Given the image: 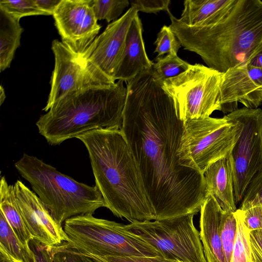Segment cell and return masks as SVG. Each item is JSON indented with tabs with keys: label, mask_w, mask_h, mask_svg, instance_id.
Listing matches in <instances>:
<instances>
[{
	"label": "cell",
	"mask_w": 262,
	"mask_h": 262,
	"mask_svg": "<svg viewBox=\"0 0 262 262\" xmlns=\"http://www.w3.org/2000/svg\"><path fill=\"white\" fill-rule=\"evenodd\" d=\"M55 66L51 79V90L47 104L42 110L51 107L67 94L85 88L110 84L93 72L80 56L61 41L52 42Z\"/></svg>",
	"instance_id": "4fadbf2b"
},
{
	"label": "cell",
	"mask_w": 262,
	"mask_h": 262,
	"mask_svg": "<svg viewBox=\"0 0 262 262\" xmlns=\"http://www.w3.org/2000/svg\"><path fill=\"white\" fill-rule=\"evenodd\" d=\"M153 64L146 54L142 37V25L137 13L128 31L124 51L115 73V80L127 81L143 71L151 68Z\"/></svg>",
	"instance_id": "2e32d148"
},
{
	"label": "cell",
	"mask_w": 262,
	"mask_h": 262,
	"mask_svg": "<svg viewBox=\"0 0 262 262\" xmlns=\"http://www.w3.org/2000/svg\"><path fill=\"white\" fill-rule=\"evenodd\" d=\"M156 48L154 53H158L157 57L165 54H177L182 47L176 35L169 26H163L157 34L154 43Z\"/></svg>",
	"instance_id": "f1b7e54d"
},
{
	"label": "cell",
	"mask_w": 262,
	"mask_h": 262,
	"mask_svg": "<svg viewBox=\"0 0 262 262\" xmlns=\"http://www.w3.org/2000/svg\"><path fill=\"white\" fill-rule=\"evenodd\" d=\"M0 211L6 217L13 231L27 247L33 239L23 221L16 202L13 185L8 184L4 176L0 181Z\"/></svg>",
	"instance_id": "44dd1931"
},
{
	"label": "cell",
	"mask_w": 262,
	"mask_h": 262,
	"mask_svg": "<svg viewBox=\"0 0 262 262\" xmlns=\"http://www.w3.org/2000/svg\"><path fill=\"white\" fill-rule=\"evenodd\" d=\"M233 0H186L178 20L188 26H200L215 16Z\"/></svg>",
	"instance_id": "7402d4cb"
},
{
	"label": "cell",
	"mask_w": 262,
	"mask_h": 262,
	"mask_svg": "<svg viewBox=\"0 0 262 262\" xmlns=\"http://www.w3.org/2000/svg\"><path fill=\"white\" fill-rule=\"evenodd\" d=\"M6 98V95L4 89L2 85H1V89H0V103L1 105L3 104V103L4 102L5 99Z\"/></svg>",
	"instance_id": "74e56055"
},
{
	"label": "cell",
	"mask_w": 262,
	"mask_h": 262,
	"mask_svg": "<svg viewBox=\"0 0 262 262\" xmlns=\"http://www.w3.org/2000/svg\"><path fill=\"white\" fill-rule=\"evenodd\" d=\"M13 189L18 209L33 239L50 247L69 241L62 227L56 222L34 192L19 180L14 183Z\"/></svg>",
	"instance_id": "5bb4252c"
},
{
	"label": "cell",
	"mask_w": 262,
	"mask_h": 262,
	"mask_svg": "<svg viewBox=\"0 0 262 262\" xmlns=\"http://www.w3.org/2000/svg\"><path fill=\"white\" fill-rule=\"evenodd\" d=\"M246 64L262 70V51L251 58Z\"/></svg>",
	"instance_id": "8d00e7d4"
},
{
	"label": "cell",
	"mask_w": 262,
	"mask_h": 262,
	"mask_svg": "<svg viewBox=\"0 0 262 262\" xmlns=\"http://www.w3.org/2000/svg\"><path fill=\"white\" fill-rule=\"evenodd\" d=\"M168 14L169 26L181 46L220 72L246 64L262 51L261 0H233L198 27L187 26Z\"/></svg>",
	"instance_id": "7a4b0ae2"
},
{
	"label": "cell",
	"mask_w": 262,
	"mask_h": 262,
	"mask_svg": "<svg viewBox=\"0 0 262 262\" xmlns=\"http://www.w3.org/2000/svg\"><path fill=\"white\" fill-rule=\"evenodd\" d=\"M38 7L48 15H53L61 0H34Z\"/></svg>",
	"instance_id": "d590c367"
},
{
	"label": "cell",
	"mask_w": 262,
	"mask_h": 262,
	"mask_svg": "<svg viewBox=\"0 0 262 262\" xmlns=\"http://www.w3.org/2000/svg\"><path fill=\"white\" fill-rule=\"evenodd\" d=\"M220 103L224 113L235 110L237 103L248 108L262 104V70L247 64L229 69L224 73Z\"/></svg>",
	"instance_id": "9a60e30c"
},
{
	"label": "cell",
	"mask_w": 262,
	"mask_h": 262,
	"mask_svg": "<svg viewBox=\"0 0 262 262\" xmlns=\"http://www.w3.org/2000/svg\"><path fill=\"white\" fill-rule=\"evenodd\" d=\"M0 8L19 19L28 16L48 15L38 7L34 0H1Z\"/></svg>",
	"instance_id": "4316f807"
},
{
	"label": "cell",
	"mask_w": 262,
	"mask_h": 262,
	"mask_svg": "<svg viewBox=\"0 0 262 262\" xmlns=\"http://www.w3.org/2000/svg\"><path fill=\"white\" fill-rule=\"evenodd\" d=\"M242 211L245 224L250 231L262 229V200Z\"/></svg>",
	"instance_id": "1f68e13d"
},
{
	"label": "cell",
	"mask_w": 262,
	"mask_h": 262,
	"mask_svg": "<svg viewBox=\"0 0 262 262\" xmlns=\"http://www.w3.org/2000/svg\"><path fill=\"white\" fill-rule=\"evenodd\" d=\"M156 61L151 68L152 73L154 79L160 84L183 73L190 65L174 53L167 54L165 57H157Z\"/></svg>",
	"instance_id": "603a6c76"
},
{
	"label": "cell",
	"mask_w": 262,
	"mask_h": 262,
	"mask_svg": "<svg viewBox=\"0 0 262 262\" xmlns=\"http://www.w3.org/2000/svg\"><path fill=\"white\" fill-rule=\"evenodd\" d=\"M237 232L230 262H253L249 241L250 230L246 227L243 211L234 212Z\"/></svg>",
	"instance_id": "cb8c5ba5"
},
{
	"label": "cell",
	"mask_w": 262,
	"mask_h": 262,
	"mask_svg": "<svg viewBox=\"0 0 262 262\" xmlns=\"http://www.w3.org/2000/svg\"><path fill=\"white\" fill-rule=\"evenodd\" d=\"M138 13L130 7L118 19L108 24L80 56L88 68L108 84L114 77L121 61L130 24Z\"/></svg>",
	"instance_id": "8fae6325"
},
{
	"label": "cell",
	"mask_w": 262,
	"mask_h": 262,
	"mask_svg": "<svg viewBox=\"0 0 262 262\" xmlns=\"http://www.w3.org/2000/svg\"><path fill=\"white\" fill-rule=\"evenodd\" d=\"M228 156L211 164L203 175L207 194L211 195L224 211L234 212L237 209L232 173Z\"/></svg>",
	"instance_id": "ac0fdd59"
},
{
	"label": "cell",
	"mask_w": 262,
	"mask_h": 262,
	"mask_svg": "<svg viewBox=\"0 0 262 262\" xmlns=\"http://www.w3.org/2000/svg\"><path fill=\"white\" fill-rule=\"evenodd\" d=\"M29 246L34 254L35 262H54L51 247L34 239L30 240Z\"/></svg>",
	"instance_id": "d6a6232c"
},
{
	"label": "cell",
	"mask_w": 262,
	"mask_h": 262,
	"mask_svg": "<svg viewBox=\"0 0 262 262\" xmlns=\"http://www.w3.org/2000/svg\"><path fill=\"white\" fill-rule=\"evenodd\" d=\"M241 132L238 122L228 114L184 122L178 157L181 164L200 171L227 157Z\"/></svg>",
	"instance_id": "52a82bcc"
},
{
	"label": "cell",
	"mask_w": 262,
	"mask_h": 262,
	"mask_svg": "<svg viewBox=\"0 0 262 262\" xmlns=\"http://www.w3.org/2000/svg\"><path fill=\"white\" fill-rule=\"evenodd\" d=\"M93 256L104 262H174L160 257H120L115 256Z\"/></svg>",
	"instance_id": "836d02e7"
},
{
	"label": "cell",
	"mask_w": 262,
	"mask_h": 262,
	"mask_svg": "<svg viewBox=\"0 0 262 262\" xmlns=\"http://www.w3.org/2000/svg\"><path fill=\"white\" fill-rule=\"evenodd\" d=\"M224 73L200 63L190 64L180 75L160 84L172 99L177 115L184 122L210 117L220 111Z\"/></svg>",
	"instance_id": "ba28073f"
},
{
	"label": "cell",
	"mask_w": 262,
	"mask_h": 262,
	"mask_svg": "<svg viewBox=\"0 0 262 262\" xmlns=\"http://www.w3.org/2000/svg\"><path fill=\"white\" fill-rule=\"evenodd\" d=\"M131 7L137 11L147 13H155L165 11L168 13L170 0H132L129 1Z\"/></svg>",
	"instance_id": "4dcf8cb0"
},
{
	"label": "cell",
	"mask_w": 262,
	"mask_h": 262,
	"mask_svg": "<svg viewBox=\"0 0 262 262\" xmlns=\"http://www.w3.org/2000/svg\"><path fill=\"white\" fill-rule=\"evenodd\" d=\"M92 0H61L53 16L61 42L81 56L101 29Z\"/></svg>",
	"instance_id": "7c38bea8"
},
{
	"label": "cell",
	"mask_w": 262,
	"mask_h": 262,
	"mask_svg": "<svg viewBox=\"0 0 262 262\" xmlns=\"http://www.w3.org/2000/svg\"><path fill=\"white\" fill-rule=\"evenodd\" d=\"M0 262H35L30 247L24 245L17 237L1 211Z\"/></svg>",
	"instance_id": "ffe728a7"
},
{
	"label": "cell",
	"mask_w": 262,
	"mask_h": 262,
	"mask_svg": "<svg viewBox=\"0 0 262 262\" xmlns=\"http://www.w3.org/2000/svg\"><path fill=\"white\" fill-rule=\"evenodd\" d=\"M122 131L136 162L155 220L196 214L207 196L204 175L181 164L183 121L151 68L127 81Z\"/></svg>",
	"instance_id": "6da1fadb"
},
{
	"label": "cell",
	"mask_w": 262,
	"mask_h": 262,
	"mask_svg": "<svg viewBox=\"0 0 262 262\" xmlns=\"http://www.w3.org/2000/svg\"><path fill=\"white\" fill-rule=\"evenodd\" d=\"M249 235L253 262H262V229L251 230Z\"/></svg>",
	"instance_id": "e575fe53"
},
{
	"label": "cell",
	"mask_w": 262,
	"mask_h": 262,
	"mask_svg": "<svg viewBox=\"0 0 262 262\" xmlns=\"http://www.w3.org/2000/svg\"><path fill=\"white\" fill-rule=\"evenodd\" d=\"M24 29L20 19L0 8V70L10 67L16 49L20 45Z\"/></svg>",
	"instance_id": "d6986e66"
},
{
	"label": "cell",
	"mask_w": 262,
	"mask_h": 262,
	"mask_svg": "<svg viewBox=\"0 0 262 262\" xmlns=\"http://www.w3.org/2000/svg\"><path fill=\"white\" fill-rule=\"evenodd\" d=\"M51 250L54 262H104L72 248L67 242L58 246L51 247Z\"/></svg>",
	"instance_id": "83f0119b"
},
{
	"label": "cell",
	"mask_w": 262,
	"mask_h": 262,
	"mask_svg": "<svg viewBox=\"0 0 262 262\" xmlns=\"http://www.w3.org/2000/svg\"><path fill=\"white\" fill-rule=\"evenodd\" d=\"M123 82L67 94L38 119L39 134L56 145L93 130L121 129L127 93Z\"/></svg>",
	"instance_id": "277c9868"
},
{
	"label": "cell",
	"mask_w": 262,
	"mask_h": 262,
	"mask_svg": "<svg viewBox=\"0 0 262 262\" xmlns=\"http://www.w3.org/2000/svg\"><path fill=\"white\" fill-rule=\"evenodd\" d=\"M76 138L89 155L105 207L130 223L155 220L139 169L121 129H99Z\"/></svg>",
	"instance_id": "3957f363"
},
{
	"label": "cell",
	"mask_w": 262,
	"mask_h": 262,
	"mask_svg": "<svg viewBox=\"0 0 262 262\" xmlns=\"http://www.w3.org/2000/svg\"><path fill=\"white\" fill-rule=\"evenodd\" d=\"M237 232V221L234 212H223L221 236L225 262H230Z\"/></svg>",
	"instance_id": "484cf974"
},
{
	"label": "cell",
	"mask_w": 262,
	"mask_h": 262,
	"mask_svg": "<svg viewBox=\"0 0 262 262\" xmlns=\"http://www.w3.org/2000/svg\"><path fill=\"white\" fill-rule=\"evenodd\" d=\"M262 200V170L257 173L249 183L239 209L245 210Z\"/></svg>",
	"instance_id": "f546056e"
},
{
	"label": "cell",
	"mask_w": 262,
	"mask_h": 262,
	"mask_svg": "<svg viewBox=\"0 0 262 262\" xmlns=\"http://www.w3.org/2000/svg\"><path fill=\"white\" fill-rule=\"evenodd\" d=\"M128 0H92V6L97 20L110 23L118 19L129 5Z\"/></svg>",
	"instance_id": "d4e9b609"
},
{
	"label": "cell",
	"mask_w": 262,
	"mask_h": 262,
	"mask_svg": "<svg viewBox=\"0 0 262 262\" xmlns=\"http://www.w3.org/2000/svg\"><path fill=\"white\" fill-rule=\"evenodd\" d=\"M228 114L241 126L239 136L228 156L237 203L242 201L253 178L262 170V110L244 107Z\"/></svg>",
	"instance_id": "30bf717a"
},
{
	"label": "cell",
	"mask_w": 262,
	"mask_h": 262,
	"mask_svg": "<svg viewBox=\"0 0 262 262\" xmlns=\"http://www.w3.org/2000/svg\"><path fill=\"white\" fill-rule=\"evenodd\" d=\"M194 215L135 222L123 226L155 248L163 258L174 262H206Z\"/></svg>",
	"instance_id": "9c48e42d"
},
{
	"label": "cell",
	"mask_w": 262,
	"mask_h": 262,
	"mask_svg": "<svg viewBox=\"0 0 262 262\" xmlns=\"http://www.w3.org/2000/svg\"><path fill=\"white\" fill-rule=\"evenodd\" d=\"M224 210L208 194L200 210V236L206 262H225L221 236Z\"/></svg>",
	"instance_id": "e0dca14e"
},
{
	"label": "cell",
	"mask_w": 262,
	"mask_h": 262,
	"mask_svg": "<svg viewBox=\"0 0 262 262\" xmlns=\"http://www.w3.org/2000/svg\"><path fill=\"white\" fill-rule=\"evenodd\" d=\"M14 166L61 226L73 216L105 207L96 185L79 182L35 156L24 153Z\"/></svg>",
	"instance_id": "5b68a950"
},
{
	"label": "cell",
	"mask_w": 262,
	"mask_h": 262,
	"mask_svg": "<svg viewBox=\"0 0 262 262\" xmlns=\"http://www.w3.org/2000/svg\"><path fill=\"white\" fill-rule=\"evenodd\" d=\"M124 225L94 217L93 214L73 216L64 223L68 244L93 256L160 257L150 245L129 232Z\"/></svg>",
	"instance_id": "8992f818"
}]
</instances>
